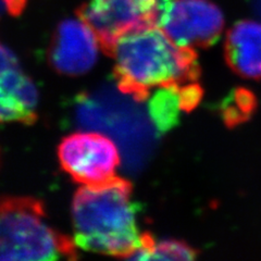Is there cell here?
<instances>
[{
	"instance_id": "1",
	"label": "cell",
	"mask_w": 261,
	"mask_h": 261,
	"mask_svg": "<svg viewBox=\"0 0 261 261\" xmlns=\"http://www.w3.org/2000/svg\"><path fill=\"white\" fill-rule=\"evenodd\" d=\"M109 56L119 89L137 101L160 87L195 83L199 75L194 49L178 46L156 25L121 35Z\"/></svg>"
},
{
	"instance_id": "7",
	"label": "cell",
	"mask_w": 261,
	"mask_h": 261,
	"mask_svg": "<svg viewBox=\"0 0 261 261\" xmlns=\"http://www.w3.org/2000/svg\"><path fill=\"white\" fill-rule=\"evenodd\" d=\"M99 48V40L87 23L81 18L65 19L55 31L49 56L55 70L77 76L94 67Z\"/></svg>"
},
{
	"instance_id": "8",
	"label": "cell",
	"mask_w": 261,
	"mask_h": 261,
	"mask_svg": "<svg viewBox=\"0 0 261 261\" xmlns=\"http://www.w3.org/2000/svg\"><path fill=\"white\" fill-rule=\"evenodd\" d=\"M38 93L15 55L0 45V122L32 124L37 119Z\"/></svg>"
},
{
	"instance_id": "2",
	"label": "cell",
	"mask_w": 261,
	"mask_h": 261,
	"mask_svg": "<svg viewBox=\"0 0 261 261\" xmlns=\"http://www.w3.org/2000/svg\"><path fill=\"white\" fill-rule=\"evenodd\" d=\"M137 214L132 185L126 179L114 176L100 184L84 185L72 201L74 243L85 251L128 258L143 238Z\"/></svg>"
},
{
	"instance_id": "3",
	"label": "cell",
	"mask_w": 261,
	"mask_h": 261,
	"mask_svg": "<svg viewBox=\"0 0 261 261\" xmlns=\"http://www.w3.org/2000/svg\"><path fill=\"white\" fill-rule=\"evenodd\" d=\"M74 244L48 223L42 201L0 197V260L75 259Z\"/></svg>"
},
{
	"instance_id": "6",
	"label": "cell",
	"mask_w": 261,
	"mask_h": 261,
	"mask_svg": "<svg viewBox=\"0 0 261 261\" xmlns=\"http://www.w3.org/2000/svg\"><path fill=\"white\" fill-rule=\"evenodd\" d=\"M223 27L221 10L208 0H173L159 24L175 44L191 49L216 43Z\"/></svg>"
},
{
	"instance_id": "10",
	"label": "cell",
	"mask_w": 261,
	"mask_h": 261,
	"mask_svg": "<svg viewBox=\"0 0 261 261\" xmlns=\"http://www.w3.org/2000/svg\"><path fill=\"white\" fill-rule=\"evenodd\" d=\"M199 85L165 86L154 89L149 96L148 112L154 126L163 133L172 128L182 111H191L200 100Z\"/></svg>"
},
{
	"instance_id": "5",
	"label": "cell",
	"mask_w": 261,
	"mask_h": 261,
	"mask_svg": "<svg viewBox=\"0 0 261 261\" xmlns=\"http://www.w3.org/2000/svg\"><path fill=\"white\" fill-rule=\"evenodd\" d=\"M58 158L65 172L84 185L109 181L120 166L117 145L108 136L96 132H77L64 137Z\"/></svg>"
},
{
	"instance_id": "9",
	"label": "cell",
	"mask_w": 261,
	"mask_h": 261,
	"mask_svg": "<svg viewBox=\"0 0 261 261\" xmlns=\"http://www.w3.org/2000/svg\"><path fill=\"white\" fill-rule=\"evenodd\" d=\"M225 56L241 76L261 79V23L242 20L234 24L227 33Z\"/></svg>"
},
{
	"instance_id": "12",
	"label": "cell",
	"mask_w": 261,
	"mask_h": 261,
	"mask_svg": "<svg viewBox=\"0 0 261 261\" xmlns=\"http://www.w3.org/2000/svg\"><path fill=\"white\" fill-rule=\"evenodd\" d=\"M27 6V0H0V13L7 10L11 15L20 13Z\"/></svg>"
},
{
	"instance_id": "4",
	"label": "cell",
	"mask_w": 261,
	"mask_h": 261,
	"mask_svg": "<svg viewBox=\"0 0 261 261\" xmlns=\"http://www.w3.org/2000/svg\"><path fill=\"white\" fill-rule=\"evenodd\" d=\"M173 0H91L77 10L99 40L101 50L110 55L116 40L127 32L159 27Z\"/></svg>"
},
{
	"instance_id": "11",
	"label": "cell",
	"mask_w": 261,
	"mask_h": 261,
	"mask_svg": "<svg viewBox=\"0 0 261 261\" xmlns=\"http://www.w3.org/2000/svg\"><path fill=\"white\" fill-rule=\"evenodd\" d=\"M196 252L186 244L175 240L156 241L150 235L144 234L142 243L129 259L137 260H191Z\"/></svg>"
}]
</instances>
